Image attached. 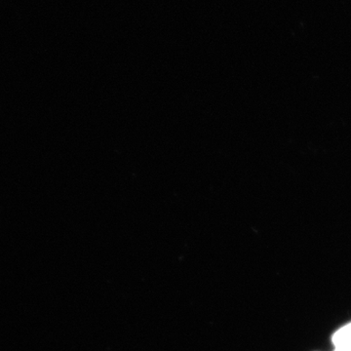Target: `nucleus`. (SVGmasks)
Masks as SVG:
<instances>
[{
	"mask_svg": "<svg viewBox=\"0 0 351 351\" xmlns=\"http://www.w3.org/2000/svg\"><path fill=\"white\" fill-rule=\"evenodd\" d=\"M332 351H351V322L332 335Z\"/></svg>",
	"mask_w": 351,
	"mask_h": 351,
	"instance_id": "f257e3e1",
	"label": "nucleus"
}]
</instances>
